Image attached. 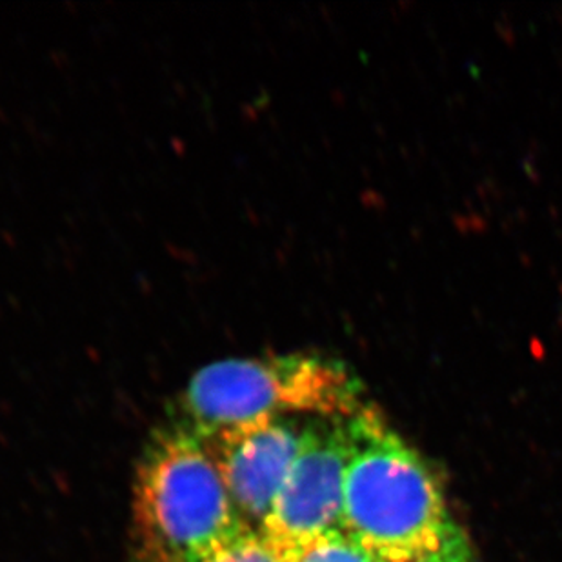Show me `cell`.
I'll return each instance as SVG.
<instances>
[{"label":"cell","instance_id":"obj_1","mask_svg":"<svg viewBox=\"0 0 562 562\" xmlns=\"http://www.w3.org/2000/svg\"><path fill=\"white\" fill-rule=\"evenodd\" d=\"M340 533L373 562H477L430 464L368 403L350 419Z\"/></svg>","mask_w":562,"mask_h":562},{"label":"cell","instance_id":"obj_2","mask_svg":"<svg viewBox=\"0 0 562 562\" xmlns=\"http://www.w3.org/2000/svg\"><path fill=\"white\" fill-rule=\"evenodd\" d=\"M248 530L207 446L173 423L159 430L133 484L137 562H199Z\"/></svg>","mask_w":562,"mask_h":562},{"label":"cell","instance_id":"obj_3","mask_svg":"<svg viewBox=\"0 0 562 562\" xmlns=\"http://www.w3.org/2000/svg\"><path fill=\"white\" fill-rule=\"evenodd\" d=\"M364 404L361 382L342 362L313 353L250 357L201 368L171 423L210 439L281 415L348 417Z\"/></svg>","mask_w":562,"mask_h":562},{"label":"cell","instance_id":"obj_4","mask_svg":"<svg viewBox=\"0 0 562 562\" xmlns=\"http://www.w3.org/2000/svg\"><path fill=\"white\" fill-rule=\"evenodd\" d=\"M353 415L308 420L301 450L260 530L288 555L340 531Z\"/></svg>","mask_w":562,"mask_h":562},{"label":"cell","instance_id":"obj_5","mask_svg":"<svg viewBox=\"0 0 562 562\" xmlns=\"http://www.w3.org/2000/svg\"><path fill=\"white\" fill-rule=\"evenodd\" d=\"M310 419V415H281L201 439L212 451L235 509L250 530H262L301 450Z\"/></svg>","mask_w":562,"mask_h":562},{"label":"cell","instance_id":"obj_6","mask_svg":"<svg viewBox=\"0 0 562 562\" xmlns=\"http://www.w3.org/2000/svg\"><path fill=\"white\" fill-rule=\"evenodd\" d=\"M199 562H288V553L260 531L248 530Z\"/></svg>","mask_w":562,"mask_h":562},{"label":"cell","instance_id":"obj_7","mask_svg":"<svg viewBox=\"0 0 562 562\" xmlns=\"http://www.w3.org/2000/svg\"><path fill=\"white\" fill-rule=\"evenodd\" d=\"M288 562H373L367 553L346 539L340 531H331L315 541L297 548L288 555Z\"/></svg>","mask_w":562,"mask_h":562}]
</instances>
